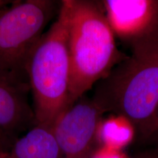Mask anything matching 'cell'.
Segmentation results:
<instances>
[{"label": "cell", "mask_w": 158, "mask_h": 158, "mask_svg": "<svg viewBox=\"0 0 158 158\" xmlns=\"http://www.w3.org/2000/svg\"><path fill=\"white\" fill-rule=\"evenodd\" d=\"M130 51L97 83L92 99L106 114L127 117L142 138L150 139L158 110V44Z\"/></svg>", "instance_id": "6da1fadb"}, {"label": "cell", "mask_w": 158, "mask_h": 158, "mask_svg": "<svg viewBox=\"0 0 158 158\" xmlns=\"http://www.w3.org/2000/svg\"><path fill=\"white\" fill-rule=\"evenodd\" d=\"M70 62L69 107L127 55L118 50L101 1L67 0ZM68 107V108H69Z\"/></svg>", "instance_id": "7a4b0ae2"}, {"label": "cell", "mask_w": 158, "mask_h": 158, "mask_svg": "<svg viewBox=\"0 0 158 158\" xmlns=\"http://www.w3.org/2000/svg\"><path fill=\"white\" fill-rule=\"evenodd\" d=\"M67 0L59 5L56 19L29 57L27 73L33 99L35 125L51 126L69 107L70 62Z\"/></svg>", "instance_id": "3957f363"}, {"label": "cell", "mask_w": 158, "mask_h": 158, "mask_svg": "<svg viewBox=\"0 0 158 158\" xmlns=\"http://www.w3.org/2000/svg\"><path fill=\"white\" fill-rule=\"evenodd\" d=\"M59 9L51 0H17L0 8V75L29 83V57Z\"/></svg>", "instance_id": "277c9868"}, {"label": "cell", "mask_w": 158, "mask_h": 158, "mask_svg": "<svg viewBox=\"0 0 158 158\" xmlns=\"http://www.w3.org/2000/svg\"><path fill=\"white\" fill-rule=\"evenodd\" d=\"M106 114L84 96L64 110L51 126L59 158H92L97 149V130Z\"/></svg>", "instance_id": "5b68a950"}, {"label": "cell", "mask_w": 158, "mask_h": 158, "mask_svg": "<svg viewBox=\"0 0 158 158\" xmlns=\"http://www.w3.org/2000/svg\"><path fill=\"white\" fill-rule=\"evenodd\" d=\"M101 2L114 36L130 51L158 44V0Z\"/></svg>", "instance_id": "8992f818"}, {"label": "cell", "mask_w": 158, "mask_h": 158, "mask_svg": "<svg viewBox=\"0 0 158 158\" xmlns=\"http://www.w3.org/2000/svg\"><path fill=\"white\" fill-rule=\"evenodd\" d=\"M29 92L28 82L0 75V133L10 138L17 132L35 125Z\"/></svg>", "instance_id": "52a82bcc"}, {"label": "cell", "mask_w": 158, "mask_h": 158, "mask_svg": "<svg viewBox=\"0 0 158 158\" xmlns=\"http://www.w3.org/2000/svg\"><path fill=\"white\" fill-rule=\"evenodd\" d=\"M59 146L51 126L37 124L15 140L8 158H59Z\"/></svg>", "instance_id": "ba28073f"}, {"label": "cell", "mask_w": 158, "mask_h": 158, "mask_svg": "<svg viewBox=\"0 0 158 158\" xmlns=\"http://www.w3.org/2000/svg\"><path fill=\"white\" fill-rule=\"evenodd\" d=\"M136 129L133 124L125 116L110 114L102 116L98 126L97 142L99 147L120 150L133 139Z\"/></svg>", "instance_id": "9c48e42d"}, {"label": "cell", "mask_w": 158, "mask_h": 158, "mask_svg": "<svg viewBox=\"0 0 158 158\" xmlns=\"http://www.w3.org/2000/svg\"><path fill=\"white\" fill-rule=\"evenodd\" d=\"M92 158H127L119 150L98 147Z\"/></svg>", "instance_id": "30bf717a"}, {"label": "cell", "mask_w": 158, "mask_h": 158, "mask_svg": "<svg viewBox=\"0 0 158 158\" xmlns=\"http://www.w3.org/2000/svg\"><path fill=\"white\" fill-rule=\"evenodd\" d=\"M10 138L0 133V158H8L10 147H9Z\"/></svg>", "instance_id": "8fae6325"}, {"label": "cell", "mask_w": 158, "mask_h": 158, "mask_svg": "<svg viewBox=\"0 0 158 158\" xmlns=\"http://www.w3.org/2000/svg\"><path fill=\"white\" fill-rule=\"evenodd\" d=\"M150 139L157 141L158 143V110H157V122H156L155 130V132H154L153 135H152L151 138H150Z\"/></svg>", "instance_id": "7c38bea8"}, {"label": "cell", "mask_w": 158, "mask_h": 158, "mask_svg": "<svg viewBox=\"0 0 158 158\" xmlns=\"http://www.w3.org/2000/svg\"><path fill=\"white\" fill-rule=\"evenodd\" d=\"M12 1H10V0H0V8L3 7L4 6L8 5Z\"/></svg>", "instance_id": "4fadbf2b"}, {"label": "cell", "mask_w": 158, "mask_h": 158, "mask_svg": "<svg viewBox=\"0 0 158 158\" xmlns=\"http://www.w3.org/2000/svg\"><path fill=\"white\" fill-rule=\"evenodd\" d=\"M144 158H158V157H157V156H150V157H144Z\"/></svg>", "instance_id": "5bb4252c"}]
</instances>
